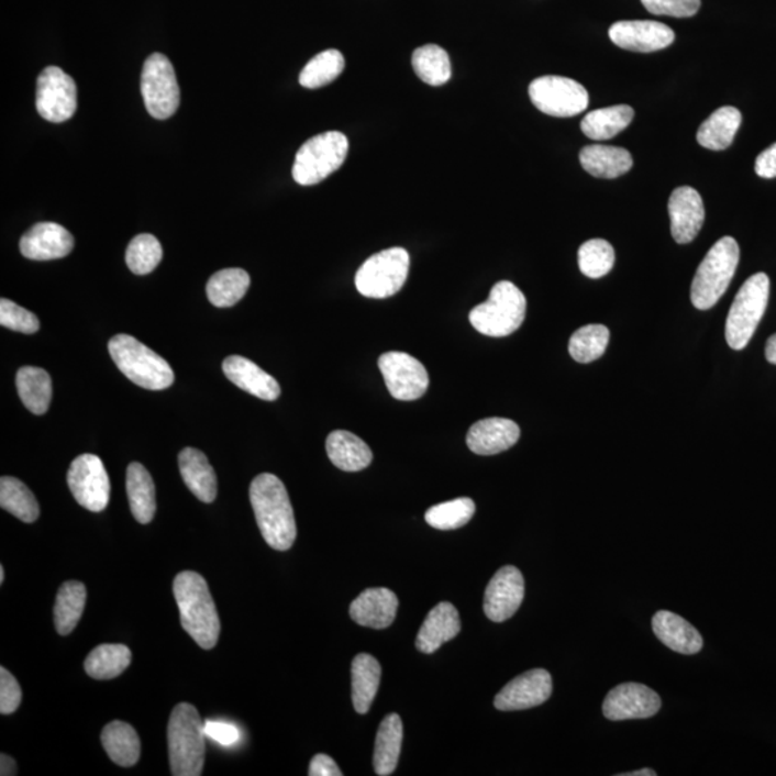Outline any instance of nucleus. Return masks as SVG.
<instances>
[{
    "mask_svg": "<svg viewBox=\"0 0 776 776\" xmlns=\"http://www.w3.org/2000/svg\"><path fill=\"white\" fill-rule=\"evenodd\" d=\"M250 497L266 544L277 551L291 548L297 540V522L282 480L273 474L256 476L251 484Z\"/></svg>",
    "mask_w": 776,
    "mask_h": 776,
    "instance_id": "nucleus-1",
    "label": "nucleus"
},
{
    "mask_svg": "<svg viewBox=\"0 0 776 776\" xmlns=\"http://www.w3.org/2000/svg\"><path fill=\"white\" fill-rule=\"evenodd\" d=\"M173 592L186 633L204 650L217 647L221 635V619L202 575L195 572L177 574Z\"/></svg>",
    "mask_w": 776,
    "mask_h": 776,
    "instance_id": "nucleus-2",
    "label": "nucleus"
},
{
    "mask_svg": "<svg viewBox=\"0 0 776 776\" xmlns=\"http://www.w3.org/2000/svg\"><path fill=\"white\" fill-rule=\"evenodd\" d=\"M204 723L198 709L179 703L168 721V760L171 775L199 776L203 773L206 742Z\"/></svg>",
    "mask_w": 776,
    "mask_h": 776,
    "instance_id": "nucleus-3",
    "label": "nucleus"
},
{
    "mask_svg": "<svg viewBox=\"0 0 776 776\" xmlns=\"http://www.w3.org/2000/svg\"><path fill=\"white\" fill-rule=\"evenodd\" d=\"M112 362L134 385L146 390H165L175 383L170 364L134 336L119 334L109 343Z\"/></svg>",
    "mask_w": 776,
    "mask_h": 776,
    "instance_id": "nucleus-4",
    "label": "nucleus"
},
{
    "mask_svg": "<svg viewBox=\"0 0 776 776\" xmlns=\"http://www.w3.org/2000/svg\"><path fill=\"white\" fill-rule=\"evenodd\" d=\"M740 256V245L731 236L722 237L710 247L691 284L690 298L695 308L706 311L717 306L735 277Z\"/></svg>",
    "mask_w": 776,
    "mask_h": 776,
    "instance_id": "nucleus-5",
    "label": "nucleus"
},
{
    "mask_svg": "<svg viewBox=\"0 0 776 776\" xmlns=\"http://www.w3.org/2000/svg\"><path fill=\"white\" fill-rule=\"evenodd\" d=\"M525 315L526 298L521 289L509 280H500L490 291L488 301L470 311L469 320L480 334L500 339L516 333Z\"/></svg>",
    "mask_w": 776,
    "mask_h": 776,
    "instance_id": "nucleus-6",
    "label": "nucleus"
},
{
    "mask_svg": "<svg viewBox=\"0 0 776 776\" xmlns=\"http://www.w3.org/2000/svg\"><path fill=\"white\" fill-rule=\"evenodd\" d=\"M348 147V138L340 131H326L308 140L298 149L293 180L301 186L321 184L344 165Z\"/></svg>",
    "mask_w": 776,
    "mask_h": 776,
    "instance_id": "nucleus-7",
    "label": "nucleus"
},
{
    "mask_svg": "<svg viewBox=\"0 0 776 776\" xmlns=\"http://www.w3.org/2000/svg\"><path fill=\"white\" fill-rule=\"evenodd\" d=\"M769 288L768 275L764 273L752 275L742 285L729 311L724 330L729 347L741 352L750 344L768 307Z\"/></svg>",
    "mask_w": 776,
    "mask_h": 776,
    "instance_id": "nucleus-8",
    "label": "nucleus"
},
{
    "mask_svg": "<svg viewBox=\"0 0 776 776\" xmlns=\"http://www.w3.org/2000/svg\"><path fill=\"white\" fill-rule=\"evenodd\" d=\"M409 270V252L403 247H390L364 262L355 275V287L367 298L392 297L403 288Z\"/></svg>",
    "mask_w": 776,
    "mask_h": 776,
    "instance_id": "nucleus-9",
    "label": "nucleus"
},
{
    "mask_svg": "<svg viewBox=\"0 0 776 776\" xmlns=\"http://www.w3.org/2000/svg\"><path fill=\"white\" fill-rule=\"evenodd\" d=\"M142 93L148 114L154 119H170L179 109V82L167 56L157 53L148 56L142 74Z\"/></svg>",
    "mask_w": 776,
    "mask_h": 776,
    "instance_id": "nucleus-10",
    "label": "nucleus"
},
{
    "mask_svg": "<svg viewBox=\"0 0 776 776\" xmlns=\"http://www.w3.org/2000/svg\"><path fill=\"white\" fill-rule=\"evenodd\" d=\"M530 97L537 110L551 117L568 119L588 107L586 87L572 78L545 75L531 82Z\"/></svg>",
    "mask_w": 776,
    "mask_h": 776,
    "instance_id": "nucleus-11",
    "label": "nucleus"
},
{
    "mask_svg": "<svg viewBox=\"0 0 776 776\" xmlns=\"http://www.w3.org/2000/svg\"><path fill=\"white\" fill-rule=\"evenodd\" d=\"M69 490L82 508L102 512L110 502L111 484L104 463L96 455L78 456L69 466Z\"/></svg>",
    "mask_w": 776,
    "mask_h": 776,
    "instance_id": "nucleus-12",
    "label": "nucleus"
},
{
    "mask_svg": "<svg viewBox=\"0 0 776 776\" xmlns=\"http://www.w3.org/2000/svg\"><path fill=\"white\" fill-rule=\"evenodd\" d=\"M77 86L58 67H48L37 77L36 110L51 123H64L77 111Z\"/></svg>",
    "mask_w": 776,
    "mask_h": 776,
    "instance_id": "nucleus-13",
    "label": "nucleus"
},
{
    "mask_svg": "<svg viewBox=\"0 0 776 776\" xmlns=\"http://www.w3.org/2000/svg\"><path fill=\"white\" fill-rule=\"evenodd\" d=\"M378 367L390 395L396 400L414 401L429 388V374L418 358L410 354L391 352L378 358Z\"/></svg>",
    "mask_w": 776,
    "mask_h": 776,
    "instance_id": "nucleus-14",
    "label": "nucleus"
},
{
    "mask_svg": "<svg viewBox=\"0 0 776 776\" xmlns=\"http://www.w3.org/2000/svg\"><path fill=\"white\" fill-rule=\"evenodd\" d=\"M525 597V581L517 567L507 565L490 579L485 591L484 610L494 623L511 619Z\"/></svg>",
    "mask_w": 776,
    "mask_h": 776,
    "instance_id": "nucleus-15",
    "label": "nucleus"
},
{
    "mask_svg": "<svg viewBox=\"0 0 776 776\" xmlns=\"http://www.w3.org/2000/svg\"><path fill=\"white\" fill-rule=\"evenodd\" d=\"M661 708L662 699L656 691L640 684H624L607 695L602 712L609 721L617 722L652 718Z\"/></svg>",
    "mask_w": 776,
    "mask_h": 776,
    "instance_id": "nucleus-16",
    "label": "nucleus"
},
{
    "mask_svg": "<svg viewBox=\"0 0 776 776\" xmlns=\"http://www.w3.org/2000/svg\"><path fill=\"white\" fill-rule=\"evenodd\" d=\"M553 695V679L544 668H534L509 681L495 698V708L502 712L525 710L545 703Z\"/></svg>",
    "mask_w": 776,
    "mask_h": 776,
    "instance_id": "nucleus-17",
    "label": "nucleus"
},
{
    "mask_svg": "<svg viewBox=\"0 0 776 776\" xmlns=\"http://www.w3.org/2000/svg\"><path fill=\"white\" fill-rule=\"evenodd\" d=\"M609 35L620 48L634 53H656L675 42V32L656 21H621L610 27Z\"/></svg>",
    "mask_w": 776,
    "mask_h": 776,
    "instance_id": "nucleus-18",
    "label": "nucleus"
},
{
    "mask_svg": "<svg viewBox=\"0 0 776 776\" xmlns=\"http://www.w3.org/2000/svg\"><path fill=\"white\" fill-rule=\"evenodd\" d=\"M672 236L680 245L690 243L698 236L705 222V206L698 190L684 186L673 190L668 200Z\"/></svg>",
    "mask_w": 776,
    "mask_h": 776,
    "instance_id": "nucleus-19",
    "label": "nucleus"
},
{
    "mask_svg": "<svg viewBox=\"0 0 776 776\" xmlns=\"http://www.w3.org/2000/svg\"><path fill=\"white\" fill-rule=\"evenodd\" d=\"M75 241L71 233L58 223L42 222L22 236L21 254L31 260H53L71 254Z\"/></svg>",
    "mask_w": 776,
    "mask_h": 776,
    "instance_id": "nucleus-20",
    "label": "nucleus"
},
{
    "mask_svg": "<svg viewBox=\"0 0 776 776\" xmlns=\"http://www.w3.org/2000/svg\"><path fill=\"white\" fill-rule=\"evenodd\" d=\"M521 436V429L509 419L490 418L480 420L467 432V447L476 455H498L516 446Z\"/></svg>",
    "mask_w": 776,
    "mask_h": 776,
    "instance_id": "nucleus-21",
    "label": "nucleus"
},
{
    "mask_svg": "<svg viewBox=\"0 0 776 776\" xmlns=\"http://www.w3.org/2000/svg\"><path fill=\"white\" fill-rule=\"evenodd\" d=\"M399 610V598L388 588H368L350 606V616L363 628H390Z\"/></svg>",
    "mask_w": 776,
    "mask_h": 776,
    "instance_id": "nucleus-22",
    "label": "nucleus"
},
{
    "mask_svg": "<svg viewBox=\"0 0 776 776\" xmlns=\"http://www.w3.org/2000/svg\"><path fill=\"white\" fill-rule=\"evenodd\" d=\"M222 368L224 376L233 385L260 400L274 401L280 396L279 383L251 359L241 355H231L224 359Z\"/></svg>",
    "mask_w": 776,
    "mask_h": 776,
    "instance_id": "nucleus-23",
    "label": "nucleus"
},
{
    "mask_svg": "<svg viewBox=\"0 0 776 776\" xmlns=\"http://www.w3.org/2000/svg\"><path fill=\"white\" fill-rule=\"evenodd\" d=\"M461 629L459 611L451 602H441L425 617L415 639V647L424 654H433L444 643L455 639L461 633Z\"/></svg>",
    "mask_w": 776,
    "mask_h": 776,
    "instance_id": "nucleus-24",
    "label": "nucleus"
},
{
    "mask_svg": "<svg viewBox=\"0 0 776 776\" xmlns=\"http://www.w3.org/2000/svg\"><path fill=\"white\" fill-rule=\"evenodd\" d=\"M652 624L656 638L673 652L696 654L703 647V639L699 631L675 612L658 611L653 617Z\"/></svg>",
    "mask_w": 776,
    "mask_h": 776,
    "instance_id": "nucleus-25",
    "label": "nucleus"
},
{
    "mask_svg": "<svg viewBox=\"0 0 776 776\" xmlns=\"http://www.w3.org/2000/svg\"><path fill=\"white\" fill-rule=\"evenodd\" d=\"M181 478L196 498L212 503L218 497V478L208 457L198 448L186 447L179 455Z\"/></svg>",
    "mask_w": 776,
    "mask_h": 776,
    "instance_id": "nucleus-26",
    "label": "nucleus"
},
{
    "mask_svg": "<svg viewBox=\"0 0 776 776\" xmlns=\"http://www.w3.org/2000/svg\"><path fill=\"white\" fill-rule=\"evenodd\" d=\"M579 162L584 170L598 179H617L633 167V157L628 149L602 144L584 147Z\"/></svg>",
    "mask_w": 776,
    "mask_h": 776,
    "instance_id": "nucleus-27",
    "label": "nucleus"
},
{
    "mask_svg": "<svg viewBox=\"0 0 776 776\" xmlns=\"http://www.w3.org/2000/svg\"><path fill=\"white\" fill-rule=\"evenodd\" d=\"M326 453L330 461L344 472H359L370 466L372 448L355 434L335 430L326 437Z\"/></svg>",
    "mask_w": 776,
    "mask_h": 776,
    "instance_id": "nucleus-28",
    "label": "nucleus"
},
{
    "mask_svg": "<svg viewBox=\"0 0 776 776\" xmlns=\"http://www.w3.org/2000/svg\"><path fill=\"white\" fill-rule=\"evenodd\" d=\"M401 743H403V722L397 713L387 714L378 728L374 745V771L387 776L395 773L399 764Z\"/></svg>",
    "mask_w": 776,
    "mask_h": 776,
    "instance_id": "nucleus-29",
    "label": "nucleus"
},
{
    "mask_svg": "<svg viewBox=\"0 0 776 776\" xmlns=\"http://www.w3.org/2000/svg\"><path fill=\"white\" fill-rule=\"evenodd\" d=\"M125 486H128L131 513L135 521L143 525L152 522L157 509L156 486L146 467L137 462L131 463Z\"/></svg>",
    "mask_w": 776,
    "mask_h": 776,
    "instance_id": "nucleus-30",
    "label": "nucleus"
},
{
    "mask_svg": "<svg viewBox=\"0 0 776 776\" xmlns=\"http://www.w3.org/2000/svg\"><path fill=\"white\" fill-rule=\"evenodd\" d=\"M101 742L110 760L123 768L137 764L142 754L138 733L125 722L114 721L107 724L101 732Z\"/></svg>",
    "mask_w": 776,
    "mask_h": 776,
    "instance_id": "nucleus-31",
    "label": "nucleus"
},
{
    "mask_svg": "<svg viewBox=\"0 0 776 776\" xmlns=\"http://www.w3.org/2000/svg\"><path fill=\"white\" fill-rule=\"evenodd\" d=\"M381 680V666L370 654L355 656L352 665L353 705L359 714L368 713Z\"/></svg>",
    "mask_w": 776,
    "mask_h": 776,
    "instance_id": "nucleus-32",
    "label": "nucleus"
},
{
    "mask_svg": "<svg viewBox=\"0 0 776 776\" xmlns=\"http://www.w3.org/2000/svg\"><path fill=\"white\" fill-rule=\"evenodd\" d=\"M742 123L741 111L735 107H722L713 112L708 120L700 125L698 131V143L700 146L713 152L731 146L733 138L740 130Z\"/></svg>",
    "mask_w": 776,
    "mask_h": 776,
    "instance_id": "nucleus-33",
    "label": "nucleus"
},
{
    "mask_svg": "<svg viewBox=\"0 0 776 776\" xmlns=\"http://www.w3.org/2000/svg\"><path fill=\"white\" fill-rule=\"evenodd\" d=\"M19 397L26 409L36 415L45 414L53 400V380L40 367H22L16 374Z\"/></svg>",
    "mask_w": 776,
    "mask_h": 776,
    "instance_id": "nucleus-34",
    "label": "nucleus"
},
{
    "mask_svg": "<svg viewBox=\"0 0 776 776\" xmlns=\"http://www.w3.org/2000/svg\"><path fill=\"white\" fill-rule=\"evenodd\" d=\"M87 605V588L79 581H67L56 594L54 607L55 629L60 635H68L77 628Z\"/></svg>",
    "mask_w": 776,
    "mask_h": 776,
    "instance_id": "nucleus-35",
    "label": "nucleus"
},
{
    "mask_svg": "<svg viewBox=\"0 0 776 776\" xmlns=\"http://www.w3.org/2000/svg\"><path fill=\"white\" fill-rule=\"evenodd\" d=\"M633 119L634 110L630 106L607 107L588 112L581 121V130L588 138L602 142L628 129Z\"/></svg>",
    "mask_w": 776,
    "mask_h": 776,
    "instance_id": "nucleus-36",
    "label": "nucleus"
},
{
    "mask_svg": "<svg viewBox=\"0 0 776 776\" xmlns=\"http://www.w3.org/2000/svg\"><path fill=\"white\" fill-rule=\"evenodd\" d=\"M133 654L124 644H101L92 650L84 663L87 675L97 680H111L128 670Z\"/></svg>",
    "mask_w": 776,
    "mask_h": 776,
    "instance_id": "nucleus-37",
    "label": "nucleus"
},
{
    "mask_svg": "<svg viewBox=\"0 0 776 776\" xmlns=\"http://www.w3.org/2000/svg\"><path fill=\"white\" fill-rule=\"evenodd\" d=\"M250 287L251 277L246 270L229 268L219 270L209 279L206 293L214 307L229 308L236 306L246 296Z\"/></svg>",
    "mask_w": 776,
    "mask_h": 776,
    "instance_id": "nucleus-38",
    "label": "nucleus"
},
{
    "mask_svg": "<svg viewBox=\"0 0 776 776\" xmlns=\"http://www.w3.org/2000/svg\"><path fill=\"white\" fill-rule=\"evenodd\" d=\"M0 507L22 522L32 523L40 518V505L34 494L23 481L11 476L0 479Z\"/></svg>",
    "mask_w": 776,
    "mask_h": 776,
    "instance_id": "nucleus-39",
    "label": "nucleus"
},
{
    "mask_svg": "<svg viewBox=\"0 0 776 776\" xmlns=\"http://www.w3.org/2000/svg\"><path fill=\"white\" fill-rule=\"evenodd\" d=\"M415 75L432 87L443 86L452 77L451 58L439 45H424L411 58Z\"/></svg>",
    "mask_w": 776,
    "mask_h": 776,
    "instance_id": "nucleus-40",
    "label": "nucleus"
},
{
    "mask_svg": "<svg viewBox=\"0 0 776 776\" xmlns=\"http://www.w3.org/2000/svg\"><path fill=\"white\" fill-rule=\"evenodd\" d=\"M345 59L343 54L336 49H326L318 54L303 67L299 74V84L302 87L317 90V88L329 86L343 74Z\"/></svg>",
    "mask_w": 776,
    "mask_h": 776,
    "instance_id": "nucleus-41",
    "label": "nucleus"
},
{
    "mask_svg": "<svg viewBox=\"0 0 776 776\" xmlns=\"http://www.w3.org/2000/svg\"><path fill=\"white\" fill-rule=\"evenodd\" d=\"M610 331L601 324H590L575 331L568 350L577 363L588 364L601 358L609 347Z\"/></svg>",
    "mask_w": 776,
    "mask_h": 776,
    "instance_id": "nucleus-42",
    "label": "nucleus"
},
{
    "mask_svg": "<svg viewBox=\"0 0 776 776\" xmlns=\"http://www.w3.org/2000/svg\"><path fill=\"white\" fill-rule=\"evenodd\" d=\"M475 502L470 498H457L434 505L425 512V522L434 530L452 531L465 526L474 518Z\"/></svg>",
    "mask_w": 776,
    "mask_h": 776,
    "instance_id": "nucleus-43",
    "label": "nucleus"
},
{
    "mask_svg": "<svg viewBox=\"0 0 776 776\" xmlns=\"http://www.w3.org/2000/svg\"><path fill=\"white\" fill-rule=\"evenodd\" d=\"M616 262L614 247L605 240L583 243L578 251V265L581 273L591 279L606 277Z\"/></svg>",
    "mask_w": 776,
    "mask_h": 776,
    "instance_id": "nucleus-44",
    "label": "nucleus"
},
{
    "mask_svg": "<svg viewBox=\"0 0 776 776\" xmlns=\"http://www.w3.org/2000/svg\"><path fill=\"white\" fill-rule=\"evenodd\" d=\"M162 258V243L156 236L148 235V233L135 236L125 252V262H128L131 273L135 275L153 273L160 264Z\"/></svg>",
    "mask_w": 776,
    "mask_h": 776,
    "instance_id": "nucleus-45",
    "label": "nucleus"
},
{
    "mask_svg": "<svg viewBox=\"0 0 776 776\" xmlns=\"http://www.w3.org/2000/svg\"><path fill=\"white\" fill-rule=\"evenodd\" d=\"M0 324L4 329L16 331L22 334H35L40 330L41 322L35 314L18 303L2 298L0 301Z\"/></svg>",
    "mask_w": 776,
    "mask_h": 776,
    "instance_id": "nucleus-46",
    "label": "nucleus"
},
{
    "mask_svg": "<svg viewBox=\"0 0 776 776\" xmlns=\"http://www.w3.org/2000/svg\"><path fill=\"white\" fill-rule=\"evenodd\" d=\"M650 13L658 16L690 18L699 12L700 0H642Z\"/></svg>",
    "mask_w": 776,
    "mask_h": 776,
    "instance_id": "nucleus-47",
    "label": "nucleus"
},
{
    "mask_svg": "<svg viewBox=\"0 0 776 776\" xmlns=\"http://www.w3.org/2000/svg\"><path fill=\"white\" fill-rule=\"evenodd\" d=\"M22 702V690L15 677L7 668H0V713L11 714Z\"/></svg>",
    "mask_w": 776,
    "mask_h": 776,
    "instance_id": "nucleus-48",
    "label": "nucleus"
},
{
    "mask_svg": "<svg viewBox=\"0 0 776 776\" xmlns=\"http://www.w3.org/2000/svg\"><path fill=\"white\" fill-rule=\"evenodd\" d=\"M204 735L223 746L236 745L241 740L240 729L235 724L223 722L206 721Z\"/></svg>",
    "mask_w": 776,
    "mask_h": 776,
    "instance_id": "nucleus-49",
    "label": "nucleus"
},
{
    "mask_svg": "<svg viewBox=\"0 0 776 776\" xmlns=\"http://www.w3.org/2000/svg\"><path fill=\"white\" fill-rule=\"evenodd\" d=\"M755 171L756 175L764 177V179H774L776 177V143L756 157Z\"/></svg>",
    "mask_w": 776,
    "mask_h": 776,
    "instance_id": "nucleus-50",
    "label": "nucleus"
},
{
    "mask_svg": "<svg viewBox=\"0 0 776 776\" xmlns=\"http://www.w3.org/2000/svg\"><path fill=\"white\" fill-rule=\"evenodd\" d=\"M310 776H343L339 765L329 755L318 754L312 758L310 764Z\"/></svg>",
    "mask_w": 776,
    "mask_h": 776,
    "instance_id": "nucleus-51",
    "label": "nucleus"
},
{
    "mask_svg": "<svg viewBox=\"0 0 776 776\" xmlns=\"http://www.w3.org/2000/svg\"><path fill=\"white\" fill-rule=\"evenodd\" d=\"M0 775L13 776L18 775L16 761L7 754L0 755Z\"/></svg>",
    "mask_w": 776,
    "mask_h": 776,
    "instance_id": "nucleus-52",
    "label": "nucleus"
},
{
    "mask_svg": "<svg viewBox=\"0 0 776 776\" xmlns=\"http://www.w3.org/2000/svg\"><path fill=\"white\" fill-rule=\"evenodd\" d=\"M765 357L771 364L776 366V334L769 336L768 343H766Z\"/></svg>",
    "mask_w": 776,
    "mask_h": 776,
    "instance_id": "nucleus-53",
    "label": "nucleus"
},
{
    "mask_svg": "<svg viewBox=\"0 0 776 776\" xmlns=\"http://www.w3.org/2000/svg\"><path fill=\"white\" fill-rule=\"evenodd\" d=\"M656 771L653 769H640L634 771V773L621 774V776H656Z\"/></svg>",
    "mask_w": 776,
    "mask_h": 776,
    "instance_id": "nucleus-54",
    "label": "nucleus"
},
{
    "mask_svg": "<svg viewBox=\"0 0 776 776\" xmlns=\"http://www.w3.org/2000/svg\"><path fill=\"white\" fill-rule=\"evenodd\" d=\"M4 583V568L0 567V584Z\"/></svg>",
    "mask_w": 776,
    "mask_h": 776,
    "instance_id": "nucleus-55",
    "label": "nucleus"
}]
</instances>
